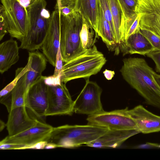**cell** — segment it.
Segmentation results:
<instances>
[{
  "instance_id": "cell-38",
  "label": "cell",
  "mask_w": 160,
  "mask_h": 160,
  "mask_svg": "<svg viewBox=\"0 0 160 160\" xmlns=\"http://www.w3.org/2000/svg\"><path fill=\"white\" fill-rule=\"evenodd\" d=\"M103 73L106 78L108 80H111L114 77L115 74L114 71L105 69Z\"/></svg>"
},
{
  "instance_id": "cell-34",
  "label": "cell",
  "mask_w": 160,
  "mask_h": 160,
  "mask_svg": "<svg viewBox=\"0 0 160 160\" xmlns=\"http://www.w3.org/2000/svg\"><path fill=\"white\" fill-rule=\"evenodd\" d=\"M146 56L153 60L155 64L156 71L160 72V51L152 52Z\"/></svg>"
},
{
  "instance_id": "cell-7",
  "label": "cell",
  "mask_w": 160,
  "mask_h": 160,
  "mask_svg": "<svg viewBox=\"0 0 160 160\" xmlns=\"http://www.w3.org/2000/svg\"><path fill=\"white\" fill-rule=\"evenodd\" d=\"M128 108L110 112L104 110L88 115V124L108 129H137L136 123L128 112Z\"/></svg>"
},
{
  "instance_id": "cell-17",
  "label": "cell",
  "mask_w": 160,
  "mask_h": 160,
  "mask_svg": "<svg viewBox=\"0 0 160 160\" xmlns=\"http://www.w3.org/2000/svg\"><path fill=\"white\" fill-rule=\"evenodd\" d=\"M119 48L123 55L137 54L145 56L152 52L157 51L139 30L131 35L124 42H121Z\"/></svg>"
},
{
  "instance_id": "cell-9",
  "label": "cell",
  "mask_w": 160,
  "mask_h": 160,
  "mask_svg": "<svg viewBox=\"0 0 160 160\" xmlns=\"http://www.w3.org/2000/svg\"><path fill=\"white\" fill-rule=\"evenodd\" d=\"M48 104L45 116L72 115L74 101L71 98L66 84L48 86Z\"/></svg>"
},
{
  "instance_id": "cell-20",
  "label": "cell",
  "mask_w": 160,
  "mask_h": 160,
  "mask_svg": "<svg viewBox=\"0 0 160 160\" xmlns=\"http://www.w3.org/2000/svg\"><path fill=\"white\" fill-rule=\"evenodd\" d=\"M18 47L17 41L13 39L5 41L0 45V72L7 71L18 61Z\"/></svg>"
},
{
  "instance_id": "cell-14",
  "label": "cell",
  "mask_w": 160,
  "mask_h": 160,
  "mask_svg": "<svg viewBox=\"0 0 160 160\" xmlns=\"http://www.w3.org/2000/svg\"><path fill=\"white\" fill-rule=\"evenodd\" d=\"M134 120L140 133L148 134L160 132V116L155 115L138 105L128 110Z\"/></svg>"
},
{
  "instance_id": "cell-37",
  "label": "cell",
  "mask_w": 160,
  "mask_h": 160,
  "mask_svg": "<svg viewBox=\"0 0 160 160\" xmlns=\"http://www.w3.org/2000/svg\"><path fill=\"white\" fill-rule=\"evenodd\" d=\"M47 142L46 141H42L37 142L32 146L24 147L21 148L20 150L32 149H43L46 145Z\"/></svg>"
},
{
  "instance_id": "cell-12",
  "label": "cell",
  "mask_w": 160,
  "mask_h": 160,
  "mask_svg": "<svg viewBox=\"0 0 160 160\" xmlns=\"http://www.w3.org/2000/svg\"><path fill=\"white\" fill-rule=\"evenodd\" d=\"M53 128L45 122L38 120L34 126L12 136L8 135L0 142V144L10 143L18 144L24 147L32 146L39 142L45 141Z\"/></svg>"
},
{
  "instance_id": "cell-16",
  "label": "cell",
  "mask_w": 160,
  "mask_h": 160,
  "mask_svg": "<svg viewBox=\"0 0 160 160\" xmlns=\"http://www.w3.org/2000/svg\"><path fill=\"white\" fill-rule=\"evenodd\" d=\"M139 133L137 129H108L97 139L86 145L99 148H116L130 137Z\"/></svg>"
},
{
  "instance_id": "cell-33",
  "label": "cell",
  "mask_w": 160,
  "mask_h": 160,
  "mask_svg": "<svg viewBox=\"0 0 160 160\" xmlns=\"http://www.w3.org/2000/svg\"><path fill=\"white\" fill-rule=\"evenodd\" d=\"M44 83L49 86H54L61 84V76L55 77L53 75L48 77L43 76Z\"/></svg>"
},
{
  "instance_id": "cell-41",
  "label": "cell",
  "mask_w": 160,
  "mask_h": 160,
  "mask_svg": "<svg viewBox=\"0 0 160 160\" xmlns=\"http://www.w3.org/2000/svg\"><path fill=\"white\" fill-rule=\"evenodd\" d=\"M57 148V147L55 144L47 142L44 149H52Z\"/></svg>"
},
{
  "instance_id": "cell-42",
  "label": "cell",
  "mask_w": 160,
  "mask_h": 160,
  "mask_svg": "<svg viewBox=\"0 0 160 160\" xmlns=\"http://www.w3.org/2000/svg\"><path fill=\"white\" fill-rule=\"evenodd\" d=\"M5 126H6V124H5L3 121L0 120V131L3 130Z\"/></svg>"
},
{
  "instance_id": "cell-26",
  "label": "cell",
  "mask_w": 160,
  "mask_h": 160,
  "mask_svg": "<svg viewBox=\"0 0 160 160\" xmlns=\"http://www.w3.org/2000/svg\"><path fill=\"white\" fill-rule=\"evenodd\" d=\"M31 60L28 58V62L24 67L18 68L16 70L14 79L6 86L0 92V98L6 95L14 88L20 79L28 71L31 70Z\"/></svg>"
},
{
  "instance_id": "cell-36",
  "label": "cell",
  "mask_w": 160,
  "mask_h": 160,
  "mask_svg": "<svg viewBox=\"0 0 160 160\" xmlns=\"http://www.w3.org/2000/svg\"><path fill=\"white\" fill-rule=\"evenodd\" d=\"M24 147V146L16 144L7 143L0 144L1 150H20Z\"/></svg>"
},
{
  "instance_id": "cell-29",
  "label": "cell",
  "mask_w": 160,
  "mask_h": 160,
  "mask_svg": "<svg viewBox=\"0 0 160 160\" xmlns=\"http://www.w3.org/2000/svg\"><path fill=\"white\" fill-rule=\"evenodd\" d=\"M8 33V26L3 6H0V40H2L5 35Z\"/></svg>"
},
{
  "instance_id": "cell-10",
  "label": "cell",
  "mask_w": 160,
  "mask_h": 160,
  "mask_svg": "<svg viewBox=\"0 0 160 160\" xmlns=\"http://www.w3.org/2000/svg\"><path fill=\"white\" fill-rule=\"evenodd\" d=\"M48 86L43 76L29 88L27 95L28 112L32 118L43 122L48 104Z\"/></svg>"
},
{
  "instance_id": "cell-11",
  "label": "cell",
  "mask_w": 160,
  "mask_h": 160,
  "mask_svg": "<svg viewBox=\"0 0 160 160\" xmlns=\"http://www.w3.org/2000/svg\"><path fill=\"white\" fill-rule=\"evenodd\" d=\"M136 12L140 15V28L160 37V0H138Z\"/></svg>"
},
{
  "instance_id": "cell-18",
  "label": "cell",
  "mask_w": 160,
  "mask_h": 160,
  "mask_svg": "<svg viewBox=\"0 0 160 160\" xmlns=\"http://www.w3.org/2000/svg\"><path fill=\"white\" fill-rule=\"evenodd\" d=\"M97 32L109 50L115 51L116 54L119 52V46L117 43L115 35L110 25L105 18L97 0Z\"/></svg>"
},
{
  "instance_id": "cell-40",
  "label": "cell",
  "mask_w": 160,
  "mask_h": 160,
  "mask_svg": "<svg viewBox=\"0 0 160 160\" xmlns=\"http://www.w3.org/2000/svg\"><path fill=\"white\" fill-rule=\"evenodd\" d=\"M153 75L156 82L160 87V75L157 74L155 72Z\"/></svg>"
},
{
  "instance_id": "cell-22",
  "label": "cell",
  "mask_w": 160,
  "mask_h": 160,
  "mask_svg": "<svg viewBox=\"0 0 160 160\" xmlns=\"http://www.w3.org/2000/svg\"><path fill=\"white\" fill-rule=\"evenodd\" d=\"M97 0H77L76 6V11L82 16L97 33Z\"/></svg>"
},
{
  "instance_id": "cell-4",
  "label": "cell",
  "mask_w": 160,
  "mask_h": 160,
  "mask_svg": "<svg viewBox=\"0 0 160 160\" xmlns=\"http://www.w3.org/2000/svg\"><path fill=\"white\" fill-rule=\"evenodd\" d=\"M107 62L103 54L94 45L63 65L61 81L65 84L72 80L89 78L99 72Z\"/></svg>"
},
{
  "instance_id": "cell-19",
  "label": "cell",
  "mask_w": 160,
  "mask_h": 160,
  "mask_svg": "<svg viewBox=\"0 0 160 160\" xmlns=\"http://www.w3.org/2000/svg\"><path fill=\"white\" fill-rule=\"evenodd\" d=\"M26 73L10 92L0 98V103L6 106L8 112L14 108L27 106L28 91L25 84Z\"/></svg>"
},
{
  "instance_id": "cell-15",
  "label": "cell",
  "mask_w": 160,
  "mask_h": 160,
  "mask_svg": "<svg viewBox=\"0 0 160 160\" xmlns=\"http://www.w3.org/2000/svg\"><path fill=\"white\" fill-rule=\"evenodd\" d=\"M8 113L6 127L10 136L27 130L35 126L38 121L30 117L25 106L14 108Z\"/></svg>"
},
{
  "instance_id": "cell-13",
  "label": "cell",
  "mask_w": 160,
  "mask_h": 160,
  "mask_svg": "<svg viewBox=\"0 0 160 160\" xmlns=\"http://www.w3.org/2000/svg\"><path fill=\"white\" fill-rule=\"evenodd\" d=\"M60 14L56 10L51 14L48 29L42 46L43 54L49 63L55 67L57 53L60 46Z\"/></svg>"
},
{
  "instance_id": "cell-23",
  "label": "cell",
  "mask_w": 160,
  "mask_h": 160,
  "mask_svg": "<svg viewBox=\"0 0 160 160\" xmlns=\"http://www.w3.org/2000/svg\"><path fill=\"white\" fill-rule=\"evenodd\" d=\"M116 40L118 46L124 41L125 20L118 0H109Z\"/></svg>"
},
{
  "instance_id": "cell-39",
  "label": "cell",
  "mask_w": 160,
  "mask_h": 160,
  "mask_svg": "<svg viewBox=\"0 0 160 160\" xmlns=\"http://www.w3.org/2000/svg\"><path fill=\"white\" fill-rule=\"evenodd\" d=\"M25 8H26L30 4L33 2L35 0H17Z\"/></svg>"
},
{
  "instance_id": "cell-1",
  "label": "cell",
  "mask_w": 160,
  "mask_h": 160,
  "mask_svg": "<svg viewBox=\"0 0 160 160\" xmlns=\"http://www.w3.org/2000/svg\"><path fill=\"white\" fill-rule=\"evenodd\" d=\"M123 62L120 72L124 80L147 104L160 109V87L153 77L152 68L142 58H125Z\"/></svg>"
},
{
  "instance_id": "cell-6",
  "label": "cell",
  "mask_w": 160,
  "mask_h": 160,
  "mask_svg": "<svg viewBox=\"0 0 160 160\" xmlns=\"http://www.w3.org/2000/svg\"><path fill=\"white\" fill-rule=\"evenodd\" d=\"M5 10L11 37L22 41L29 29L26 8L17 0H0Z\"/></svg>"
},
{
  "instance_id": "cell-5",
  "label": "cell",
  "mask_w": 160,
  "mask_h": 160,
  "mask_svg": "<svg viewBox=\"0 0 160 160\" xmlns=\"http://www.w3.org/2000/svg\"><path fill=\"white\" fill-rule=\"evenodd\" d=\"M82 16L74 12L66 16L60 14V45L63 62H67L84 52L80 34Z\"/></svg>"
},
{
  "instance_id": "cell-24",
  "label": "cell",
  "mask_w": 160,
  "mask_h": 160,
  "mask_svg": "<svg viewBox=\"0 0 160 160\" xmlns=\"http://www.w3.org/2000/svg\"><path fill=\"white\" fill-rule=\"evenodd\" d=\"M80 36L82 46L85 49L92 48L98 37L93 28L83 18Z\"/></svg>"
},
{
  "instance_id": "cell-2",
  "label": "cell",
  "mask_w": 160,
  "mask_h": 160,
  "mask_svg": "<svg viewBox=\"0 0 160 160\" xmlns=\"http://www.w3.org/2000/svg\"><path fill=\"white\" fill-rule=\"evenodd\" d=\"M108 129L95 125H65L53 127L46 139L57 148H73L97 139Z\"/></svg>"
},
{
  "instance_id": "cell-25",
  "label": "cell",
  "mask_w": 160,
  "mask_h": 160,
  "mask_svg": "<svg viewBox=\"0 0 160 160\" xmlns=\"http://www.w3.org/2000/svg\"><path fill=\"white\" fill-rule=\"evenodd\" d=\"M123 12L125 23L124 38L125 32L128 29L133 20L136 17L137 14L136 9L138 0H118Z\"/></svg>"
},
{
  "instance_id": "cell-30",
  "label": "cell",
  "mask_w": 160,
  "mask_h": 160,
  "mask_svg": "<svg viewBox=\"0 0 160 160\" xmlns=\"http://www.w3.org/2000/svg\"><path fill=\"white\" fill-rule=\"evenodd\" d=\"M139 31L147 38L157 51H160V37L147 30L140 28Z\"/></svg>"
},
{
  "instance_id": "cell-8",
  "label": "cell",
  "mask_w": 160,
  "mask_h": 160,
  "mask_svg": "<svg viewBox=\"0 0 160 160\" xmlns=\"http://www.w3.org/2000/svg\"><path fill=\"white\" fill-rule=\"evenodd\" d=\"M85 84L74 101L73 112L91 115L103 111L101 101V88L95 82L85 79Z\"/></svg>"
},
{
  "instance_id": "cell-3",
  "label": "cell",
  "mask_w": 160,
  "mask_h": 160,
  "mask_svg": "<svg viewBox=\"0 0 160 160\" xmlns=\"http://www.w3.org/2000/svg\"><path fill=\"white\" fill-rule=\"evenodd\" d=\"M45 0H35L26 8L29 29L19 48L30 51L41 48L46 38L51 14Z\"/></svg>"
},
{
  "instance_id": "cell-28",
  "label": "cell",
  "mask_w": 160,
  "mask_h": 160,
  "mask_svg": "<svg viewBox=\"0 0 160 160\" xmlns=\"http://www.w3.org/2000/svg\"><path fill=\"white\" fill-rule=\"evenodd\" d=\"M98 1L104 17L109 22L112 32L116 37L109 0Z\"/></svg>"
},
{
  "instance_id": "cell-31",
  "label": "cell",
  "mask_w": 160,
  "mask_h": 160,
  "mask_svg": "<svg viewBox=\"0 0 160 160\" xmlns=\"http://www.w3.org/2000/svg\"><path fill=\"white\" fill-rule=\"evenodd\" d=\"M63 59L61 54L60 45L56 56L55 66V68L53 74L54 76L55 77L61 76L63 66Z\"/></svg>"
},
{
  "instance_id": "cell-35",
  "label": "cell",
  "mask_w": 160,
  "mask_h": 160,
  "mask_svg": "<svg viewBox=\"0 0 160 160\" xmlns=\"http://www.w3.org/2000/svg\"><path fill=\"white\" fill-rule=\"evenodd\" d=\"M132 148H133L139 149H160V144L147 142L135 146Z\"/></svg>"
},
{
  "instance_id": "cell-27",
  "label": "cell",
  "mask_w": 160,
  "mask_h": 160,
  "mask_svg": "<svg viewBox=\"0 0 160 160\" xmlns=\"http://www.w3.org/2000/svg\"><path fill=\"white\" fill-rule=\"evenodd\" d=\"M77 0H58L55 7V10L60 14L64 16L76 11Z\"/></svg>"
},
{
  "instance_id": "cell-21",
  "label": "cell",
  "mask_w": 160,
  "mask_h": 160,
  "mask_svg": "<svg viewBox=\"0 0 160 160\" xmlns=\"http://www.w3.org/2000/svg\"><path fill=\"white\" fill-rule=\"evenodd\" d=\"M28 53L31 62V70L26 73L25 84L28 91L42 77V73L46 68L47 60L43 53L37 51L29 52Z\"/></svg>"
},
{
  "instance_id": "cell-32",
  "label": "cell",
  "mask_w": 160,
  "mask_h": 160,
  "mask_svg": "<svg viewBox=\"0 0 160 160\" xmlns=\"http://www.w3.org/2000/svg\"><path fill=\"white\" fill-rule=\"evenodd\" d=\"M140 18V15L139 14H137V17L131 24L126 35L124 41L131 35L139 30Z\"/></svg>"
}]
</instances>
